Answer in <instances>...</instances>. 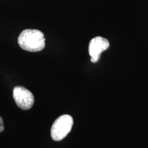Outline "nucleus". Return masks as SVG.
<instances>
[{
  "label": "nucleus",
  "instance_id": "f257e3e1",
  "mask_svg": "<svg viewBox=\"0 0 148 148\" xmlns=\"http://www.w3.org/2000/svg\"><path fill=\"white\" fill-rule=\"evenodd\" d=\"M45 41L42 32L37 29H26L21 32L18 38L19 46L30 52H40L45 47Z\"/></svg>",
  "mask_w": 148,
  "mask_h": 148
},
{
  "label": "nucleus",
  "instance_id": "f03ea898",
  "mask_svg": "<svg viewBox=\"0 0 148 148\" xmlns=\"http://www.w3.org/2000/svg\"><path fill=\"white\" fill-rule=\"evenodd\" d=\"M73 125V117L69 115H63L54 122L51 130V137L55 141L63 139L70 131Z\"/></svg>",
  "mask_w": 148,
  "mask_h": 148
},
{
  "label": "nucleus",
  "instance_id": "7ed1b4c3",
  "mask_svg": "<svg viewBox=\"0 0 148 148\" xmlns=\"http://www.w3.org/2000/svg\"><path fill=\"white\" fill-rule=\"evenodd\" d=\"M13 98L16 104L22 110L32 108L34 103V97L32 92L21 86H16L13 89Z\"/></svg>",
  "mask_w": 148,
  "mask_h": 148
},
{
  "label": "nucleus",
  "instance_id": "20e7f679",
  "mask_svg": "<svg viewBox=\"0 0 148 148\" xmlns=\"http://www.w3.org/2000/svg\"><path fill=\"white\" fill-rule=\"evenodd\" d=\"M110 46L109 41L104 37L97 36L90 41L88 46V52L91 62L95 63L100 59L101 54L107 50Z\"/></svg>",
  "mask_w": 148,
  "mask_h": 148
},
{
  "label": "nucleus",
  "instance_id": "39448f33",
  "mask_svg": "<svg viewBox=\"0 0 148 148\" xmlns=\"http://www.w3.org/2000/svg\"><path fill=\"white\" fill-rule=\"evenodd\" d=\"M4 130V125L3 121L1 117H0V132H2Z\"/></svg>",
  "mask_w": 148,
  "mask_h": 148
}]
</instances>
